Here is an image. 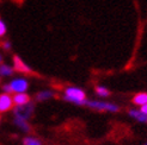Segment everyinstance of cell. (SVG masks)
Segmentation results:
<instances>
[{"label": "cell", "mask_w": 147, "mask_h": 145, "mask_svg": "<svg viewBox=\"0 0 147 145\" xmlns=\"http://www.w3.org/2000/svg\"><path fill=\"white\" fill-rule=\"evenodd\" d=\"M96 93H97L98 96H102V98H107V96L110 95V92L104 86H97L96 87Z\"/></svg>", "instance_id": "cell-13"}, {"label": "cell", "mask_w": 147, "mask_h": 145, "mask_svg": "<svg viewBox=\"0 0 147 145\" xmlns=\"http://www.w3.org/2000/svg\"><path fill=\"white\" fill-rule=\"evenodd\" d=\"M54 95H55L54 92H51V90H41L40 93H37V95H36V100L37 101H46V100L51 99Z\"/></svg>", "instance_id": "cell-10"}, {"label": "cell", "mask_w": 147, "mask_h": 145, "mask_svg": "<svg viewBox=\"0 0 147 145\" xmlns=\"http://www.w3.org/2000/svg\"><path fill=\"white\" fill-rule=\"evenodd\" d=\"M14 125H16L18 128H20L23 132H30V125L28 124L26 120H23V119H19V118H14L13 120Z\"/></svg>", "instance_id": "cell-9"}, {"label": "cell", "mask_w": 147, "mask_h": 145, "mask_svg": "<svg viewBox=\"0 0 147 145\" xmlns=\"http://www.w3.org/2000/svg\"><path fill=\"white\" fill-rule=\"evenodd\" d=\"M3 48H4L5 50H9V49L11 48V43H10V42H5L4 44H3Z\"/></svg>", "instance_id": "cell-17"}, {"label": "cell", "mask_w": 147, "mask_h": 145, "mask_svg": "<svg viewBox=\"0 0 147 145\" xmlns=\"http://www.w3.org/2000/svg\"><path fill=\"white\" fill-rule=\"evenodd\" d=\"M1 62H3V56L0 55V63H1Z\"/></svg>", "instance_id": "cell-19"}, {"label": "cell", "mask_w": 147, "mask_h": 145, "mask_svg": "<svg viewBox=\"0 0 147 145\" xmlns=\"http://www.w3.org/2000/svg\"><path fill=\"white\" fill-rule=\"evenodd\" d=\"M11 89H12V93H25L28 87H29V82L28 80L24 78V77H18V78H14L9 83Z\"/></svg>", "instance_id": "cell-4"}, {"label": "cell", "mask_w": 147, "mask_h": 145, "mask_svg": "<svg viewBox=\"0 0 147 145\" xmlns=\"http://www.w3.org/2000/svg\"><path fill=\"white\" fill-rule=\"evenodd\" d=\"M128 114L133 119L138 120L139 122H144V124H147V115L145 113H142L141 111H139V110H129Z\"/></svg>", "instance_id": "cell-8"}, {"label": "cell", "mask_w": 147, "mask_h": 145, "mask_svg": "<svg viewBox=\"0 0 147 145\" xmlns=\"http://www.w3.org/2000/svg\"><path fill=\"white\" fill-rule=\"evenodd\" d=\"M13 106V99L10 94L3 93L0 94V113L10 111Z\"/></svg>", "instance_id": "cell-5"}, {"label": "cell", "mask_w": 147, "mask_h": 145, "mask_svg": "<svg viewBox=\"0 0 147 145\" xmlns=\"http://www.w3.org/2000/svg\"><path fill=\"white\" fill-rule=\"evenodd\" d=\"M14 69L11 66H7V64H3L0 66V76H11L13 75Z\"/></svg>", "instance_id": "cell-12"}, {"label": "cell", "mask_w": 147, "mask_h": 145, "mask_svg": "<svg viewBox=\"0 0 147 145\" xmlns=\"http://www.w3.org/2000/svg\"><path fill=\"white\" fill-rule=\"evenodd\" d=\"M63 99L66 101H69L72 104H76L78 106H83V105H85V101H86V94L83 89H80L79 87L71 86L65 89Z\"/></svg>", "instance_id": "cell-1"}, {"label": "cell", "mask_w": 147, "mask_h": 145, "mask_svg": "<svg viewBox=\"0 0 147 145\" xmlns=\"http://www.w3.org/2000/svg\"><path fill=\"white\" fill-rule=\"evenodd\" d=\"M145 145H147V144H145Z\"/></svg>", "instance_id": "cell-20"}, {"label": "cell", "mask_w": 147, "mask_h": 145, "mask_svg": "<svg viewBox=\"0 0 147 145\" xmlns=\"http://www.w3.org/2000/svg\"><path fill=\"white\" fill-rule=\"evenodd\" d=\"M13 69L19 72H24V74H30L31 72V68L18 56H14L13 59Z\"/></svg>", "instance_id": "cell-6"}, {"label": "cell", "mask_w": 147, "mask_h": 145, "mask_svg": "<svg viewBox=\"0 0 147 145\" xmlns=\"http://www.w3.org/2000/svg\"><path fill=\"white\" fill-rule=\"evenodd\" d=\"M30 102V96L26 93H18L13 96V104L17 106H23Z\"/></svg>", "instance_id": "cell-7"}, {"label": "cell", "mask_w": 147, "mask_h": 145, "mask_svg": "<svg viewBox=\"0 0 147 145\" xmlns=\"http://www.w3.org/2000/svg\"><path fill=\"white\" fill-rule=\"evenodd\" d=\"M85 106L93 108L97 111H108V112H117L119 111V106L107 102V101H98V100H86Z\"/></svg>", "instance_id": "cell-2"}, {"label": "cell", "mask_w": 147, "mask_h": 145, "mask_svg": "<svg viewBox=\"0 0 147 145\" xmlns=\"http://www.w3.org/2000/svg\"><path fill=\"white\" fill-rule=\"evenodd\" d=\"M34 112V105L32 104H26L23 106H16L13 110L14 113V118H19V119H23V120H29L30 117L32 115Z\"/></svg>", "instance_id": "cell-3"}, {"label": "cell", "mask_w": 147, "mask_h": 145, "mask_svg": "<svg viewBox=\"0 0 147 145\" xmlns=\"http://www.w3.org/2000/svg\"><path fill=\"white\" fill-rule=\"evenodd\" d=\"M140 111L147 115V104H146V105H144V106H141V110H140Z\"/></svg>", "instance_id": "cell-18"}, {"label": "cell", "mask_w": 147, "mask_h": 145, "mask_svg": "<svg viewBox=\"0 0 147 145\" xmlns=\"http://www.w3.org/2000/svg\"><path fill=\"white\" fill-rule=\"evenodd\" d=\"M6 30H7L6 24L4 23V20L0 19V37H3V36L6 33Z\"/></svg>", "instance_id": "cell-15"}, {"label": "cell", "mask_w": 147, "mask_h": 145, "mask_svg": "<svg viewBox=\"0 0 147 145\" xmlns=\"http://www.w3.org/2000/svg\"><path fill=\"white\" fill-rule=\"evenodd\" d=\"M23 143H24V145H42L41 140L35 138V137H25Z\"/></svg>", "instance_id": "cell-14"}, {"label": "cell", "mask_w": 147, "mask_h": 145, "mask_svg": "<svg viewBox=\"0 0 147 145\" xmlns=\"http://www.w3.org/2000/svg\"><path fill=\"white\" fill-rule=\"evenodd\" d=\"M133 102L138 106H144L147 104V93H139L134 96Z\"/></svg>", "instance_id": "cell-11"}, {"label": "cell", "mask_w": 147, "mask_h": 145, "mask_svg": "<svg viewBox=\"0 0 147 145\" xmlns=\"http://www.w3.org/2000/svg\"><path fill=\"white\" fill-rule=\"evenodd\" d=\"M3 90H4V93H6V94H12V89H11L10 84H4V86H3Z\"/></svg>", "instance_id": "cell-16"}]
</instances>
